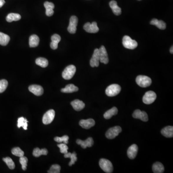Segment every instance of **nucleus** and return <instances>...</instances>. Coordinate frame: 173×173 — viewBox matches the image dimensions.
<instances>
[{
	"instance_id": "1",
	"label": "nucleus",
	"mask_w": 173,
	"mask_h": 173,
	"mask_svg": "<svg viewBox=\"0 0 173 173\" xmlns=\"http://www.w3.org/2000/svg\"><path fill=\"white\" fill-rule=\"evenodd\" d=\"M136 81L138 85L142 88H146L152 84V79L150 77L146 76L139 75L137 77Z\"/></svg>"
},
{
	"instance_id": "2",
	"label": "nucleus",
	"mask_w": 173,
	"mask_h": 173,
	"mask_svg": "<svg viewBox=\"0 0 173 173\" xmlns=\"http://www.w3.org/2000/svg\"><path fill=\"white\" fill-rule=\"evenodd\" d=\"M121 88L118 84H112L108 86L106 90L105 93L108 96L114 97L116 96L120 93Z\"/></svg>"
},
{
	"instance_id": "3",
	"label": "nucleus",
	"mask_w": 173,
	"mask_h": 173,
	"mask_svg": "<svg viewBox=\"0 0 173 173\" xmlns=\"http://www.w3.org/2000/svg\"><path fill=\"white\" fill-rule=\"evenodd\" d=\"M99 165L101 169L105 173H111L113 172V164L109 160L105 159H101L99 161Z\"/></svg>"
},
{
	"instance_id": "4",
	"label": "nucleus",
	"mask_w": 173,
	"mask_h": 173,
	"mask_svg": "<svg viewBox=\"0 0 173 173\" xmlns=\"http://www.w3.org/2000/svg\"><path fill=\"white\" fill-rule=\"evenodd\" d=\"M76 72V67L74 65H70L66 67L62 73V76L64 79L69 80L72 79Z\"/></svg>"
},
{
	"instance_id": "5",
	"label": "nucleus",
	"mask_w": 173,
	"mask_h": 173,
	"mask_svg": "<svg viewBox=\"0 0 173 173\" xmlns=\"http://www.w3.org/2000/svg\"><path fill=\"white\" fill-rule=\"evenodd\" d=\"M122 42L124 47L130 50H133L138 46V42L132 39L129 36H125L123 37Z\"/></svg>"
},
{
	"instance_id": "6",
	"label": "nucleus",
	"mask_w": 173,
	"mask_h": 173,
	"mask_svg": "<svg viewBox=\"0 0 173 173\" xmlns=\"http://www.w3.org/2000/svg\"><path fill=\"white\" fill-rule=\"evenodd\" d=\"M122 129L119 126H115L108 130L105 136L108 139H113L121 132Z\"/></svg>"
},
{
	"instance_id": "7",
	"label": "nucleus",
	"mask_w": 173,
	"mask_h": 173,
	"mask_svg": "<svg viewBox=\"0 0 173 173\" xmlns=\"http://www.w3.org/2000/svg\"><path fill=\"white\" fill-rule=\"evenodd\" d=\"M156 93L153 91H148L146 92L143 97V102L146 104H150L153 103L156 100Z\"/></svg>"
},
{
	"instance_id": "8",
	"label": "nucleus",
	"mask_w": 173,
	"mask_h": 173,
	"mask_svg": "<svg viewBox=\"0 0 173 173\" xmlns=\"http://www.w3.org/2000/svg\"><path fill=\"white\" fill-rule=\"evenodd\" d=\"M55 111L51 109L48 111L44 115L42 118V122L44 125H48L51 123L55 117Z\"/></svg>"
},
{
	"instance_id": "9",
	"label": "nucleus",
	"mask_w": 173,
	"mask_h": 173,
	"mask_svg": "<svg viewBox=\"0 0 173 173\" xmlns=\"http://www.w3.org/2000/svg\"><path fill=\"white\" fill-rule=\"evenodd\" d=\"M77 24H78L77 17L76 16H72L70 19L69 24L67 28V30L70 33L75 34L76 32Z\"/></svg>"
},
{
	"instance_id": "10",
	"label": "nucleus",
	"mask_w": 173,
	"mask_h": 173,
	"mask_svg": "<svg viewBox=\"0 0 173 173\" xmlns=\"http://www.w3.org/2000/svg\"><path fill=\"white\" fill-rule=\"evenodd\" d=\"M83 28L84 30L88 33H96L99 30L96 22H93L92 24L89 22L86 23L84 25Z\"/></svg>"
},
{
	"instance_id": "11",
	"label": "nucleus",
	"mask_w": 173,
	"mask_h": 173,
	"mask_svg": "<svg viewBox=\"0 0 173 173\" xmlns=\"http://www.w3.org/2000/svg\"><path fill=\"white\" fill-rule=\"evenodd\" d=\"M99 57H100V62L104 63V64H107L109 63V58L106 49L104 46H101L99 49Z\"/></svg>"
},
{
	"instance_id": "12",
	"label": "nucleus",
	"mask_w": 173,
	"mask_h": 173,
	"mask_svg": "<svg viewBox=\"0 0 173 173\" xmlns=\"http://www.w3.org/2000/svg\"><path fill=\"white\" fill-rule=\"evenodd\" d=\"M100 62V57L98 49H95L93 55L90 60V65L92 67H98Z\"/></svg>"
},
{
	"instance_id": "13",
	"label": "nucleus",
	"mask_w": 173,
	"mask_h": 173,
	"mask_svg": "<svg viewBox=\"0 0 173 173\" xmlns=\"http://www.w3.org/2000/svg\"><path fill=\"white\" fill-rule=\"evenodd\" d=\"M132 116L134 118L139 119L144 122H147L148 121V116L145 112L142 111L140 110L137 109L134 112Z\"/></svg>"
},
{
	"instance_id": "14",
	"label": "nucleus",
	"mask_w": 173,
	"mask_h": 173,
	"mask_svg": "<svg viewBox=\"0 0 173 173\" xmlns=\"http://www.w3.org/2000/svg\"><path fill=\"white\" fill-rule=\"evenodd\" d=\"M29 89L31 92L38 96L42 95L44 92L42 86L38 85H32L30 86H29Z\"/></svg>"
},
{
	"instance_id": "15",
	"label": "nucleus",
	"mask_w": 173,
	"mask_h": 173,
	"mask_svg": "<svg viewBox=\"0 0 173 173\" xmlns=\"http://www.w3.org/2000/svg\"><path fill=\"white\" fill-rule=\"evenodd\" d=\"M76 142L78 145H80L83 149L86 148L87 147H92L94 144L93 139L91 137L88 138L85 141H83L81 139H77Z\"/></svg>"
},
{
	"instance_id": "16",
	"label": "nucleus",
	"mask_w": 173,
	"mask_h": 173,
	"mask_svg": "<svg viewBox=\"0 0 173 173\" xmlns=\"http://www.w3.org/2000/svg\"><path fill=\"white\" fill-rule=\"evenodd\" d=\"M79 124L84 129H89L94 126L95 122L93 119H88L86 120H81L80 121Z\"/></svg>"
},
{
	"instance_id": "17",
	"label": "nucleus",
	"mask_w": 173,
	"mask_h": 173,
	"mask_svg": "<svg viewBox=\"0 0 173 173\" xmlns=\"http://www.w3.org/2000/svg\"><path fill=\"white\" fill-rule=\"evenodd\" d=\"M138 147L136 144H133L130 146L127 150V156L130 159L135 158L138 154Z\"/></svg>"
},
{
	"instance_id": "18",
	"label": "nucleus",
	"mask_w": 173,
	"mask_h": 173,
	"mask_svg": "<svg viewBox=\"0 0 173 173\" xmlns=\"http://www.w3.org/2000/svg\"><path fill=\"white\" fill-rule=\"evenodd\" d=\"M71 104L74 109L76 111H79L84 109L85 104L82 101L79 100H75L72 101Z\"/></svg>"
},
{
	"instance_id": "19",
	"label": "nucleus",
	"mask_w": 173,
	"mask_h": 173,
	"mask_svg": "<svg viewBox=\"0 0 173 173\" xmlns=\"http://www.w3.org/2000/svg\"><path fill=\"white\" fill-rule=\"evenodd\" d=\"M61 37L57 34H54L51 37V42L50 44V47L53 50H56L58 48V44L60 41Z\"/></svg>"
},
{
	"instance_id": "20",
	"label": "nucleus",
	"mask_w": 173,
	"mask_h": 173,
	"mask_svg": "<svg viewBox=\"0 0 173 173\" xmlns=\"http://www.w3.org/2000/svg\"><path fill=\"white\" fill-rule=\"evenodd\" d=\"M44 6L46 9V14L48 16H51L54 14V4L49 1H45L44 4Z\"/></svg>"
},
{
	"instance_id": "21",
	"label": "nucleus",
	"mask_w": 173,
	"mask_h": 173,
	"mask_svg": "<svg viewBox=\"0 0 173 173\" xmlns=\"http://www.w3.org/2000/svg\"><path fill=\"white\" fill-rule=\"evenodd\" d=\"M109 5L114 14L116 16L120 15L121 14V9L118 6L117 1H112L109 3Z\"/></svg>"
},
{
	"instance_id": "22",
	"label": "nucleus",
	"mask_w": 173,
	"mask_h": 173,
	"mask_svg": "<svg viewBox=\"0 0 173 173\" xmlns=\"http://www.w3.org/2000/svg\"><path fill=\"white\" fill-rule=\"evenodd\" d=\"M39 39L36 35H32L30 36L29 39V45L30 47H36L39 44Z\"/></svg>"
},
{
	"instance_id": "23",
	"label": "nucleus",
	"mask_w": 173,
	"mask_h": 173,
	"mask_svg": "<svg viewBox=\"0 0 173 173\" xmlns=\"http://www.w3.org/2000/svg\"><path fill=\"white\" fill-rule=\"evenodd\" d=\"M161 133L167 138H172L173 136V127L172 126H167L161 130Z\"/></svg>"
},
{
	"instance_id": "24",
	"label": "nucleus",
	"mask_w": 173,
	"mask_h": 173,
	"mask_svg": "<svg viewBox=\"0 0 173 173\" xmlns=\"http://www.w3.org/2000/svg\"><path fill=\"white\" fill-rule=\"evenodd\" d=\"M79 91V88L74 84H68L65 88L61 89V92L63 93H73Z\"/></svg>"
},
{
	"instance_id": "25",
	"label": "nucleus",
	"mask_w": 173,
	"mask_h": 173,
	"mask_svg": "<svg viewBox=\"0 0 173 173\" xmlns=\"http://www.w3.org/2000/svg\"><path fill=\"white\" fill-rule=\"evenodd\" d=\"M151 25L156 26L158 29L164 30L166 28V24L162 20H158L157 19H153L150 22Z\"/></svg>"
},
{
	"instance_id": "26",
	"label": "nucleus",
	"mask_w": 173,
	"mask_h": 173,
	"mask_svg": "<svg viewBox=\"0 0 173 173\" xmlns=\"http://www.w3.org/2000/svg\"><path fill=\"white\" fill-rule=\"evenodd\" d=\"M117 113H118V109L117 107H114L112 109H110L104 113V118L106 119H109L114 115L117 114Z\"/></svg>"
},
{
	"instance_id": "27",
	"label": "nucleus",
	"mask_w": 173,
	"mask_h": 173,
	"mask_svg": "<svg viewBox=\"0 0 173 173\" xmlns=\"http://www.w3.org/2000/svg\"><path fill=\"white\" fill-rule=\"evenodd\" d=\"M152 170L154 173H162L164 172V165L160 162H156L153 164Z\"/></svg>"
},
{
	"instance_id": "28",
	"label": "nucleus",
	"mask_w": 173,
	"mask_h": 173,
	"mask_svg": "<svg viewBox=\"0 0 173 173\" xmlns=\"http://www.w3.org/2000/svg\"><path fill=\"white\" fill-rule=\"evenodd\" d=\"M21 19V16L19 14L10 13L8 14L6 18L8 22H12L13 21H17Z\"/></svg>"
},
{
	"instance_id": "29",
	"label": "nucleus",
	"mask_w": 173,
	"mask_h": 173,
	"mask_svg": "<svg viewBox=\"0 0 173 173\" xmlns=\"http://www.w3.org/2000/svg\"><path fill=\"white\" fill-rule=\"evenodd\" d=\"M10 40L9 36L0 32V45L2 46H6L8 44Z\"/></svg>"
},
{
	"instance_id": "30",
	"label": "nucleus",
	"mask_w": 173,
	"mask_h": 173,
	"mask_svg": "<svg viewBox=\"0 0 173 173\" xmlns=\"http://www.w3.org/2000/svg\"><path fill=\"white\" fill-rule=\"evenodd\" d=\"M48 153V152L46 149H39L38 148H36L33 150V155L34 157H39L41 155H47Z\"/></svg>"
},
{
	"instance_id": "31",
	"label": "nucleus",
	"mask_w": 173,
	"mask_h": 173,
	"mask_svg": "<svg viewBox=\"0 0 173 173\" xmlns=\"http://www.w3.org/2000/svg\"><path fill=\"white\" fill-rule=\"evenodd\" d=\"M28 122L29 121L26 118H24L23 117H19L17 121V127L19 128L23 127L24 129L26 130L28 127Z\"/></svg>"
},
{
	"instance_id": "32",
	"label": "nucleus",
	"mask_w": 173,
	"mask_h": 173,
	"mask_svg": "<svg viewBox=\"0 0 173 173\" xmlns=\"http://www.w3.org/2000/svg\"><path fill=\"white\" fill-rule=\"evenodd\" d=\"M64 158H70L71 159V161L69 163L70 167H71L73 164H74L75 162L77 160L76 154L75 152H74L73 154H71L70 152H67V154H64Z\"/></svg>"
},
{
	"instance_id": "33",
	"label": "nucleus",
	"mask_w": 173,
	"mask_h": 173,
	"mask_svg": "<svg viewBox=\"0 0 173 173\" xmlns=\"http://www.w3.org/2000/svg\"><path fill=\"white\" fill-rule=\"evenodd\" d=\"M36 64L41 67H46L48 65V61L44 58L39 57L36 60Z\"/></svg>"
},
{
	"instance_id": "34",
	"label": "nucleus",
	"mask_w": 173,
	"mask_h": 173,
	"mask_svg": "<svg viewBox=\"0 0 173 173\" xmlns=\"http://www.w3.org/2000/svg\"><path fill=\"white\" fill-rule=\"evenodd\" d=\"M12 154L17 157H22L24 155V152L19 147H15L12 149Z\"/></svg>"
},
{
	"instance_id": "35",
	"label": "nucleus",
	"mask_w": 173,
	"mask_h": 173,
	"mask_svg": "<svg viewBox=\"0 0 173 173\" xmlns=\"http://www.w3.org/2000/svg\"><path fill=\"white\" fill-rule=\"evenodd\" d=\"M68 139H69V137L67 135H64L62 137H56L54 138V140H55V142H57L58 143L64 142V143L66 144H68Z\"/></svg>"
},
{
	"instance_id": "36",
	"label": "nucleus",
	"mask_w": 173,
	"mask_h": 173,
	"mask_svg": "<svg viewBox=\"0 0 173 173\" xmlns=\"http://www.w3.org/2000/svg\"><path fill=\"white\" fill-rule=\"evenodd\" d=\"M3 161L7 165L10 169H14L15 168V164L12 159L10 157H6L3 158Z\"/></svg>"
},
{
	"instance_id": "37",
	"label": "nucleus",
	"mask_w": 173,
	"mask_h": 173,
	"mask_svg": "<svg viewBox=\"0 0 173 173\" xmlns=\"http://www.w3.org/2000/svg\"><path fill=\"white\" fill-rule=\"evenodd\" d=\"M61 167L58 164H54L52 165L50 169L49 170V173H60Z\"/></svg>"
},
{
	"instance_id": "38",
	"label": "nucleus",
	"mask_w": 173,
	"mask_h": 173,
	"mask_svg": "<svg viewBox=\"0 0 173 173\" xmlns=\"http://www.w3.org/2000/svg\"><path fill=\"white\" fill-rule=\"evenodd\" d=\"M20 163L22 165V168L23 170H26V167H27V164L28 162V159L25 156H22L20 157L19 159Z\"/></svg>"
},
{
	"instance_id": "39",
	"label": "nucleus",
	"mask_w": 173,
	"mask_h": 173,
	"mask_svg": "<svg viewBox=\"0 0 173 173\" xmlns=\"http://www.w3.org/2000/svg\"><path fill=\"white\" fill-rule=\"evenodd\" d=\"M8 84V81L5 79L0 80V93H3L6 90Z\"/></svg>"
},
{
	"instance_id": "40",
	"label": "nucleus",
	"mask_w": 173,
	"mask_h": 173,
	"mask_svg": "<svg viewBox=\"0 0 173 173\" xmlns=\"http://www.w3.org/2000/svg\"><path fill=\"white\" fill-rule=\"evenodd\" d=\"M57 146L60 149L61 153L64 154H67L68 152L67 150L68 149V147L65 143L58 144Z\"/></svg>"
},
{
	"instance_id": "41",
	"label": "nucleus",
	"mask_w": 173,
	"mask_h": 173,
	"mask_svg": "<svg viewBox=\"0 0 173 173\" xmlns=\"http://www.w3.org/2000/svg\"><path fill=\"white\" fill-rule=\"evenodd\" d=\"M5 3L4 0H0V8H1Z\"/></svg>"
},
{
	"instance_id": "42",
	"label": "nucleus",
	"mask_w": 173,
	"mask_h": 173,
	"mask_svg": "<svg viewBox=\"0 0 173 173\" xmlns=\"http://www.w3.org/2000/svg\"><path fill=\"white\" fill-rule=\"evenodd\" d=\"M173 46H172V47H171L170 50V51L171 54H173Z\"/></svg>"
},
{
	"instance_id": "43",
	"label": "nucleus",
	"mask_w": 173,
	"mask_h": 173,
	"mask_svg": "<svg viewBox=\"0 0 173 173\" xmlns=\"http://www.w3.org/2000/svg\"><path fill=\"white\" fill-rule=\"evenodd\" d=\"M139 1H140V0H139Z\"/></svg>"
}]
</instances>
